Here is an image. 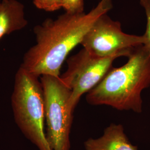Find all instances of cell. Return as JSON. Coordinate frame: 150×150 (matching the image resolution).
I'll use <instances>...</instances> for the list:
<instances>
[{
    "mask_svg": "<svg viewBox=\"0 0 150 150\" xmlns=\"http://www.w3.org/2000/svg\"><path fill=\"white\" fill-rule=\"evenodd\" d=\"M112 7V0H101L88 13L65 12L56 19L47 18L35 26L36 43L25 54L21 66L39 77H60L69 54L81 44L95 22Z\"/></svg>",
    "mask_w": 150,
    "mask_h": 150,
    "instance_id": "6da1fadb",
    "label": "cell"
},
{
    "mask_svg": "<svg viewBox=\"0 0 150 150\" xmlns=\"http://www.w3.org/2000/svg\"><path fill=\"white\" fill-rule=\"evenodd\" d=\"M127 62L112 67L89 91L86 101L92 105H107L120 111H142V92L150 86V52L144 45L133 48Z\"/></svg>",
    "mask_w": 150,
    "mask_h": 150,
    "instance_id": "7a4b0ae2",
    "label": "cell"
},
{
    "mask_svg": "<svg viewBox=\"0 0 150 150\" xmlns=\"http://www.w3.org/2000/svg\"><path fill=\"white\" fill-rule=\"evenodd\" d=\"M39 77L20 66L17 71L11 105L15 121L22 134L38 150H52L45 131V102Z\"/></svg>",
    "mask_w": 150,
    "mask_h": 150,
    "instance_id": "3957f363",
    "label": "cell"
},
{
    "mask_svg": "<svg viewBox=\"0 0 150 150\" xmlns=\"http://www.w3.org/2000/svg\"><path fill=\"white\" fill-rule=\"evenodd\" d=\"M43 88L46 137L52 150H70V135L73 113L68 103L70 89L60 77L43 75L40 77Z\"/></svg>",
    "mask_w": 150,
    "mask_h": 150,
    "instance_id": "277c9868",
    "label": "cell"
},
{
    "mask_svg": "<svg viewBox=\"0 0 150 150\" xmlns=\"http://www.w3.org/2000/svg\"><path fill=\"white\" fill-rule=\"evenodd\" d=\"M121 56H95L85 48L66 60L67 70L60 79L71 91L69 109L74 113L81 96L97 85L112 68L113 61Z\"/></svg>",
    "mask_w": 150,
    "mask_h": 150,
    "instance_id": "5b68a950",
    "label": "cell"
},
{
    "mask_svg": "<svg viewBox=\"0 0 150 150\" xmlns=\"http://www.w3.org/2000/svg\"><path fill=\"white\" fill-rule=\"evenodd\" d=\"M144 36L123 32L121 23L107 14L100 16L92 25L81 45L91 54L100 57L115 55L128 57L133 48L145 44Z\"/></svg>",
    "mask_w": 150,
    "mask_h": 150,
    "instance_id": "8992f818",
    "label": "cell"
},
{
    "mask_svg": "<svg viewBox=\"0 0 150 150\" xmlns=\"http://www.w3.org/2000/svg\"><path fill=\"white\" fill-rule=\"evenodd\" d=\"M85 150H139L125 134L123 126L112 123L98 138H89L84 142Z\"/></svg>",
    "mask_w": 150,
    "mask_h": 150,
    "instance_id": "52a82bcc",
    "label": "cell"
},
{
    "mask_svg": "<svg viewBox=\"0 0 150 150\" xmlns=\"http://www.w3.org/2000/svg\"><path fill=\"white\" fill-rule=\"evenodd\" d=\"M24 5L17 0L0 2V39L27 27Z\"/></svg>",
    "mask_w": 150,
    "mask_h": 150,
    "instance_id": "ba28073f",
    "label": "cell"
},
{
    "mask_svg": "<svg viewBox=\"0 0 150 150\" xmlns=\"http://www.w3.org/2000/svg\"><path fill=\"white\" fill-rule=\"evenodd\" d=\"M33 4L39 10L54 12L63 8L64 0H33Z\"/></svg>",
    "mask_w": 150,
    "mask_h": 150,
    "instance_id": "9c48e42d",
    "label": "cell"
},
{
    "mask_svg": "<svg viewBox=\"0 0 150 150\" xmlns=\"http://www.w3.org/2000/svg\"><path fill=\"white\" fill-rule=\"evenodd\" d=\"M139 4L145 10L147 20L146 31L143 35L145 40L144 45L150 52V0H139Z\"/></svg>",
    "mask_w": 150,
    "mask_h": 150,
    "instance_id": "30bf717a",
    "label": "cell"
},
{
    "mask_svg": "<svg viewBox=\"0 0 150 150\" xmlns=\"http://www.w3.org/2000/svg\"><path fill=\"white\" fill-rule=\"evenodd\" d=\"M84 0H64L63 8L66 12L79 13L84 12Z\"/></svg>",
    "mask_w": 150,
    "mask_h": 150,
    "instance_id": "8fae6325",
    "label": "cell"
}]
</instances>
